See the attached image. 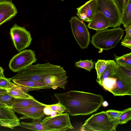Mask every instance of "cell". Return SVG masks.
<instances>
[{"label": "cell", "instance_id": "obj_1", "mask_svg": "<svg viewBox=\"0 0 131 131\" xmlns=\"http://www.w3.org/2000/svg\"><path fill=\"white\" fill-rule=\"evenodd\" d=\"M54 96L72 116L88 115L96 112L104 101L101 94L76 90L55 93Z\"/></svg>", "mask_w": 131, "mask_h": 131}, {"label": "cell", "instance_id": "obj_2", "mask_svg": "<svg viewBox=\"0 0 131 131\" xmlns=\"http://www.w3.org/2000/svg\"><path fill=\"white\" fill-rule=\"evenodd\" d=\"M50 75L61 76L67 75V73L63 67L47 62L31 64L18 71L15 76L8 79L10 81L14 80L37 81L43 80Z\"/></svg>", "mask_w": 131, "mask_h": 131}, {"label": "cell", "instance_id": "obj_3", "mask_svg": "<svg viewBox=\"0 0 131 131\" xmlns=\"http://www.w3.org/2000/svg\"><path fill=\"white\" fill-rule=\"evenodd\" d=\"M96 31L92 37L91 43L96 48L102 50H108L115 47L124 34L119 27Z\"/></svg>", "mask_w": 131, "mask_h": 131}, {"label": "cell", "instance_id": "obj_4", "mask_svg": "<svg viewBox=\"0 0 131 131\" xmlns=\"http://www.w3.org/2000/svg\"><path fill=\"white\" fill-rule=\"evenodd\" d=\"M118 122L109 121L105 111H102L92 115L85 121L80 129L84 131H115Z\"/></svg>", "mask_w": 131, "mask_h": 131}, {"label": "cell", "instance_id": "obj_5", "mask_svg": "<svg viewBox=\"0 0 131 131\" xmlns=\"http://www.w3.org/2000/svg\"><path fill=\"white\" fill-rule=\"evenodd\" d=\"M98 11L103 13L108 20L110 27L121 25L122 12L114 0H96Z\"/></svg>", "mask_w": 131, "mask_h": 131}, {"label": "cell", "instance_id": "obj_6", "mask_svg": "<svg viewBox=\"0 0 131 131\" xmlns=\"http://www.w3.org/2000/svg\"><path fill=\"white\" fill-rule=\"evenodd\" d=\"M73 35L81 49L87 48L90 41V35L86 24L76 16L69 20Z\"/></svg>", "mask_w": 131, "mask_h": 131}, {"label": "cell", "instance_id": "obj_7", "mask_svg": "<svg viewBox=\"0 0 131 131\" xmlns=\"http://www.w3.org/2000/svg\"><path fill=\"white\" fill-rule=\"evenodd\" d=\"M41 123L49 131H65L74 128L67 113L46 116L42 120Z\"/></svg>", "mask_w": 131, "mask_h": 131}, {"label": "cell", "instance_id": "obj_8", "mask_svg": "<svg viewBox=\"0 0 131 131\" xmlns=\"http://www.w3.org/2000/svg\"><path fill=\"white\" fill-rule=\"evenodd\" d=\"M34 51L26 49L20 51L14 56L10 60L9 66L14 72L27 68L37 61Z\"/></svg>", "mask_w": 131, "mask_h": 131}, {"label": "cell", "instance_id": "obj_9", "mask_svg": "<svg viewBox=\"0 0 131 131\" xmlns=\"http://www.w3.org/2000/svg\"><path fill=\"white\" fill-rule=\"evenodd\" d=\"M10 34L15 47L19 51H21L28 47L32 39L30 32L24 27L16 24L14 25L10 29Z\"/></svg>", "mask_w": 131, "mask_h": 131}, {"label": "cell", "instance_id": "obj_10", "mask_svg": "<svg viewBox=\"0 0 131 131\" xmlns=\"http://www.w3.org/2000/svg\"><path fill=\"white\" fill-rule=\"evenodd\" d=\"M46 106H32L12 109L15 112L22 116L19 120L31 119L32 121H41L46 115L43 109Z\"/></svg>", "mask_w": 131, "mask_h": 131}, {"label": "cell", "instance_id": "obj_11", "mask_svg": "<svg viewBox=\"0 0 131 131\" xmlns=\"http://www.w3.org/2000/svg\"><path fill=\"white\" fill-rule=\"evenodd\" d=\"M19 119L11 108L0 107V125L13 129L19 126Z\"/></svg>", "mask_w": 131, "mask_h": 131}, {"label": "cell", "instance_id": "obj_12", "mask_svg": "<svg viewBox=\"0 0 131 131\" xmlns=\"http://www.w3.org/2000/svg\"><path fill=\"white\" fill-rule=\"evenodd\" d=\"M77 14L82 21L89 22L98 11L96 0H89L77 8Z\"/></svg>", "mask_w": 131, "mask_h": 131}, {"label": "cell", "instance_id": "obj_13", "mask_svg": "<svg viewBox=\"0 0 131 131\" xmlns=\"http://www.w3.org/2000/svg\"><path fill=\"white\" fill-rule=\"evenodd\" d=\"M17 9L9 0L0 1V25L10 20L17 13Z\"/></svg>", "mask_w": 131, "mask_h": 131}, {"label": "cell", "instance_id": "obj_14", "mask_svg": "<svg viewBox=\"0 0 131 131\" xmlns=\"http://www.w3.org/2000/svg\"><path fill=\"white\" fill-rule=\"evenodd\" d=\"M88 27L97 31L110 27V25L108 20L104 14L98 11L91 20L89 22Z\"/></svg>", "mask_w": 131, "mask_h": 131}, {"label": "cell", "instance_id": "obj_15", "mask_svg": "<svg viewBox=\"0 0 131 131\" xmlns=\"http://www.w3.org/2000/svg\"><path fill=\"white\" fill-rule=\"evenodd\" d=\"M12 81L21 87L27 93L32 91L51 88L45 84L43 80L24 81L14 80Z\"/></svg>", "mask_w": 131, "mask_h": 131}, {"label": "cell", "instance_id": "obj_16", "mask_svg": "<svg viewBox=\"0 0 131 131\" xmlns=\"http://www.w3.org/2000/svg\"><path fill=\"white\" fill-rule=\"evenodd\" d=\"M113 77L120 80L131 87V66L121 65L116 63Z\"/></svg>", "mask_w": 131, "mask_h": 131}, {"label": "cell", "instance_id": "obj_17", "mask_svg": "<svg viewBox=\"0 0 131 131\" xmlns=\"http://www.w3.org/2000/svg\"><path fill=\"white\" fill-rule=\"evenodd\" d=\"M68 77L67 75L61 76L50 75L45 77L43 81L45 84L51 88L55 89L59 87L65 89Z\"/></svg>", "mask_w": 131, "mask_h": 131}, {"label": "cell", "instance_id": "obj_18", "mask_svg": "<svg viewBox=\"0 0 131 131\" xmlns=\"http://www.w3.org/2000/svg\"><path fill=\"white\" fill-rule=\"evenodd\" d=\"M6 90L7 94L16 99H35L33 96L26 92L21 87L14 82H12Z\"/></svg>", "mask_w": 131, "mask_h": 131}, {"label": "cell", "instance_id": "obj_19", "mask_svg": "<svg viewBox=\"0 0 131 131\" xmlns=\"http://www.w3.org/2000/svg\"><path fill=\"white\" fill-rule=\"evenodd\" d=\"M114 88L110 91L114 96L131 95V87L126 85L120 80L116 78Z\"/></svg>", "mask_w": 131, "mask_h": 131}, {"label": "cell", "instance_id": "obj_20", "mask_svg": "<svg viewBox=\"0 0 131 131\" xmlns=\"http://www.w3.org/2000/svg\"><path fill=\"white\" fill-rule=\"evenodd\" d=\"M46 105L35 99H16L12 106V109L23 108L32 106H46Z\"/></svg>", "mask_w": 131, "mask_h": 131}, {"label": "cell", "instance_id": "obj_21", "mask_svg": "<svg viewBox=\"0 0 131 131\" xmlns=\"http://www.w3.org/2000/svg\"><path fill=\"white\" fill-rule=\"evenodd\" d=\"M116 66V63L114 60H110L100 78L96 81L100 85L105 79L113 77Z\"/></svg>", "mask_w": 131, "mask_h": 131}, {"label": "cell", "instance_id": "obj_22", "mask_svg": "<svg viewBox=\"0 0 131 131\" xmlns=\"http://www.w3.org/2000/svg\"><path fill=\"white\" fill-rule=\"evenodd\" d=\"M32 121V122L31 123L21 122L19 126L32 130L49 131L48 129L42 123L41 121Z\"/></svg>", "mask_w": 131, "mask_h": 131}, {"label": "cell", "instance_id": "obj_23", "mask_svg": "<svg viewBox=\"0 0 131 131\" xmlns=\"http://www.w3.org/2000/svg\"><path fill=\"white\" fill-rule=\"evenodd\" d=\"M121 23L125 28L131 25V0L122 12Z\"/></svg>", "mask_w": 131, "mask_h": 131}, {"label": "cell", "instance_id": "obj_24", "mask_svg": "<svg viewBox=\"0 0 131 131\" xmlns=\"http://www.w3.org/2000/svg\"><path fill=\"white\" fill-rule=\"evenodd\" d=\"M110 60H98L95 63V68L98 79L109 62Z\"/></svg>", "mask_w": 131, "mask_h": 131}, {"label": "cell", "instance_id": "obj_25", "mask_svg": "<svg viewBox=\"0 0 131 131\" xmlns=\"http://www.w3.org/2000/svg\"><path fill=\"white\" fill-rule=\"evenodd\" d=\"M117 63L122 65L131 66V53L118 56L114 54Z\"/></svg>", "mask_w": 131, "mask_h": 131}, {"label": "cell", "instance_id": "obj_26", "mask_svg": "<svg viewBox=\"0 0 131 131\" xmlns=\"http://www.w3.org/2000/svg\"><path fill=\"white\" fill-rule=\"evenodd\" d=\"M125 110L119 111L110 110L106 111L105 112L109 121L112 122L118 121L121 115L125 111Z\"/></svg>", "mask_w": 131, "mask_h": 131}, {"label": "cell", "instance_id": "obj_27", "mask_svg": "<svg viewBox=\"0 0 131 131\" xmlns=\"http://www.w3.org/2000/svg\"><path fill=\"white\" fill-rule=\"evenodd\" d=\"M75 66L77 67L85 69L90 72L94 68V63L92 60H80L76 62Z\"/></svg>", "mask_w": 131, "mask_h": 131}, {"label": "cell", "instance_id": "obj_28", "mask_svg": "<svg viewBox=\"0 0 131 131\" xmlns=\"http://www.w3.org/2000/svg\"><path fill=\"white\" fill-rule=\"evenodd\" d=\"M125 110V111L121 115L118 120V124L126 123L131 120V108H128Z\"/></svg>", "mask_w": 131, "mask_h": 131}, {"label": "cell", "instance_id": "obj_29", "mask_svg": "<svg viewBox=\"0 0 131 131\" xmlns=\"http://www.w3.org/2000/svg\"><path fill=\"white\" fill-rule=\"evenodd\" d=\"M15 99V98L7 94L0 95V102L6 105L11 109Z\"/></svg>", "mask_w": 131, "mask_h": 131}, {"label": "cell", "instance_id": "obj_30", "mask_svg": "<svg viewBox=\"0 0 131 131\" xmlns=\"http://www.w3.org/2000/svg\"><path fill=\"white\" fill-rule=\"evenodd\" d=\"M46 106L48 107L51 111L56 112L58 114L63 113L66 110V108L59 102L53 104H46Z\"/></svg>", "mask_w": 131, "mask_h": 131}, {"label": "cell", "instance_id": "obj_31", "mask_svg": "<svg viewBox=\"0 0 131 131\" xmlns=\"http://www.w3.org/2000/svg\"><path fill=\"white\" fill-rule=\"evenodd\" d=\"M12 83L6 78L4 75L0 77V88L6 89Z\"/></svg>", "mask_w": 131, "mask_h": 131}, {"label": "cell", "instance_id": "obj_32", "mask_svg": "<svg viewBox=\"0 0 131 131\" xmlns=\"http://www.w3.org/2000/svg\"><path fill=\"white\" fill-rule=\"evenodd\" d=\"M125 28L124 30L126 31V34L124 37V39H131V25L128 26Z\"/></svg>", "mask_w": 131, "mask_h": 131}, {"label": "cell", "instance_id": "obj_33", "mask_svg": "<svg viewBox=\"0 0 131 131\" xmlns=\"http://www.w3.org/2000/svg\"><path fill=\"white\" fill-rule=\"evenodd\" d=\"M121 43L122 45L131 49V39H124Z\"/></svg>", "mask_w": 131, "mask_h": 131}, {"label": "cell", "instance_id": "obj_34", "mask_svg": "<svg viewBox=\"0 0 131 131\" xmlns=\"http://www.w3.org/2000/svg\"><path fill=\"white\" fill-rule=\"evenodd\" d=\"M114 0L122 12L123 10L124 0Z\"/></svg>", "mask_w": 131, "mask_h": 131}, {"label": "cell", "instance_id": "obj_35", "mask_svg": "<svg viewBox=\"0 0 131 131\" xmlns=\"http://www.w3.org/2000/svg\"><path fill=\"white\" fill-rule=\"evenodd\" d=\"M43 111L46 115H50L51 111L48 107L46 106L44 108Z\"/></svg>", "mask_w": 131, "mask_h": 131}, {"label": "cell", "instance_id": "obj_36", "mask_svg": "<svg viewBox=\"0 0 131 131\" xmlns=\"http://www.w3.org/2000/svg\"><path fill=\"white\" fill-rule=\"evenodd\" d=\"M129 1V0H124L123 10L122 12L125 8Z\"/></svg>", "mask_w": 131, "mask_h": 131}, {"label": "cell", "instance_id": "obj_37", "mask_svg": "<svg viewBox=\"0 0 131 131\" xmlns=\"http://www.w3.org/2000/svg\"><path fill=\"white\" fill-rule=\"evenodd\" d=\"M7 91L6 89L0 88V95L7 94Z\"/></svg>", "mask_w": 131, "mask_h": 131}, {"label": "cell", "instance_id": "obj_38", "mask_svg": "<svg viewBox=\"0 0 131 131\" xmlns=\"http://www.w3.org/2000/svg\"><path fill=\"white\" fill-rule=\"evenodd\" d=\"M102 105L104 107H106L108 105V104L107 102L106 101H104L102 104Z\"/></svg>", "mask_w": 131, "mask_h": 131}, {"label": "cell", "instance_id": "obj_39", "mask_svg": "<svg viewBox=\"0 0 131 131\" xmlns=\"http://www.w3.org/2000/svg\"><path fill=\"white\" fill-rule=\"evenodd\" d=\"M4 70L3 68L0 67V77L3 76L4 75Z\"/></svg>", "mask_w": 131, "mask_h": 131}, {"label": "cell", "instance_id": "obj_40", "mask_svg": "<svg viewBox=\"0 0 131 131\" xmlns=\"http://www.w3.org/2000/svg\"><path fill=\"white\" fill-rule=\"evenodd\" d=\"M57 114H58L56 112L52 111L51 112L50 115L51 116H54Z\"/></svg>", "mask_w": 131, "mask_h": 131}, {"label": "cell", "instance_id": "obj_41", "mask_svg": "<svg viewBox=\"0 0 131 131\" xmlns=\"http://www.w3.org/2000/svg\"><path fill=\"white\" fill-rule=\"evenodd\" d=\"M0 107H7L10 108L9 107L6 105L0 102Z\"/></svg>", "mask_w": 131, "mask_h": 131}, {"label": "cell", "instance_id": "obj_42", "mask_svg": "<svg viewBox=\"0 0 131 131\" xmlns=\"http://www.w3.org/2000/svg\"><path fill=\"white\" fill-rule=\"evenodd\" d=\"M61 0V1H64V0Z\"/></svg>", "mask_w": 131, "mask_h": 131}, {"label": "cell", "instance_id": "obj_43", "mask_svg": "<svg viewBox=\"0 0 131 131\" xmlns=\"http://www.w3.org/2000/svg\"><path fill=\"white\" fill-rule=\"evenodd\" d=\"M3 0H0V1H3Z\"/></svg>", "mask_w": 131, "mask_h": 131}]
</instances>
